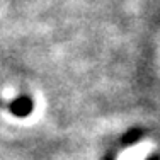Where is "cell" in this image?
I'll list each match as a JSON object with an SVG mask.
<instances>
[{
    "label": "cell",
    "instance_id": "6da1fadb",
    "mask_svg": "<svg viewBox=\"0 0 160 160\" xmlns=\"http://www.w3.org/2000/svg\"><path fill=\"white\" fill-rule=\"evenodd\" d=\"M10 111L16 114V116H19V118L28 116V114L32 111V101L29 97H26V96L17 97L16 101L10 102Z\"/></svg>",
    "mask_w": 160,
    "mask_h": 160
},
{
    "label": "cell",
    "instance_id": "7a4b0ae2",
    "mask_svg": "<svg viewBox=\"0 0 160 160\" xmlns=\"http://www.w3.org/2000/svg\"><path fill=\"white\" fill-rule=\"evenodd\" d=\"M140 136H142V133H140V131H135V129H131V131H129L128 135L124 136V143H126V145H131L133 142H136Z\"/></svg>",
    "mask_w": 160,
    "mask_h": 160
},
{
    "label": "cell",
    "instance_id": "3957f363",
    "mask_svg": "<svg viewBox=\"0 0 160 160\" xmlns=\"http://www.w3.org/2000/svg\"><path fill=\"white\" fill-rule=\"evenodd\" d=\"M148 160H160V158L157 157V155H153V157H150V158H148Z\"/></svg>",
    "mask_w": 160,
    "mask_h": 160
}]
</instances>
